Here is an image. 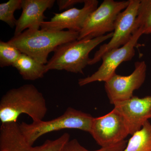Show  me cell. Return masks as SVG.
<instances>
[{"label":"cell","mask_w":151,"mask_h":151,"mask_svg":"<svg viewBox=\"0 0 151 151\" xmlns=\"http://www.w3.org/2000/svg\"><path fill=\"white\" fill-rule=\"evenodd\" d=\"M94 118L91 115L69 107L63 115L48 121L19 124L26 140L33 145L38 139L50 132L66 129H75L90 133Z\"/></svg>","instance_id":"cell-4"},{"label":"cell","mask_w":151,"mask_h":151,"mask_svg":"<svg viewBox=\"0 0 151 151\" xmlns=\"http://www.w3.org/2000/svg\"><path fill=\"white\" fill-rule=\"evenodd\" d=\"M113 32L91 39L76 40L63 44L54 51L46 64L47 70H65L83 74V70L89 65V54L96 47L111 39Z\"/></svg>","instance_id":"cell-3"},{"label":"cell","mask_w":151,"mask_h":151,"mask_svg":"<svg viewBox=\"0 0 151 151\" xmlns=\"http://www.w3.org/2000/svg\"><path fill=\"white\" fill-rule=\"evenodd\" d=\"M70 139V134L65 133L55 139L33 147L26 140L18 123L3 124L0 128V151H60Z\"/></svg>","instance_id":"cell-8"},{"label":"cell","mask_w":151,"mask_h":151,"mask_svg":"<svg viewBox=\"0 0 151 151\" xmlns=\"http://www.w3.org/2000/svg\"><path fill=\"white\" fill-rule=\"evenodd\" d=\"M114 105L124 118L130 135L140 130L145 123L151 119V96L143 98L134 96Z\"/></svg>","instance_id":"cell-12"},{"label":"cell","mask_w":151,"mask_h":151,"mask_svg":"<svg viewBox=\"0 0 151 151\" xmlns=\"http://www.w3.org/2000/svg\"><path fill=\"white\" fill-rule=\"evenodd\" d=\"M147 70L145 61H137L135 62L134 70L130 75L125 76L116 73L105 82V90L110 103L114 105L133 97L134 91L144 84Z\"/></svg>","instance_id":"cell-10"},{"label":"cell","mask_w":151,"mask_h":151,"mask_svg":"<svg viewBox=\"0 0 151 151\" xmlns=\"http://www.w3.org/2000/svg\"><path fill=\"white\" fill-rule=\"evenodd\" d=\"M78 32L72 31H55L49 30L27 29L14 36L8 42L22 53L31 57L42 64L48 62L49 54L59 45L78 40Z\"/></svg>","instance_id":"cell-2"},{"label":"cell","mask_w":151,"mask_h":151,"mask_svg":"<svg viewBox=\"0 0 151 151\" xmlns=\"http://www.w3.org/2000/svg\"><path fill=\"white\" fill-rule=\"evenodd\" d=\"M143 35L142 29H138L127 44L105 53L102 57L103 62L98 70L92 75L78 79V85L84 86L95 81L105 82L109 80L116 73V69L122 63L131 60L134 56L135 47Z\"/></svg>","instance_id":"cell-6"},{"label":"cell","mask_w":151,"mask_h":151,"mask_svg":"<svg viewBox=\"0 0 151 151\" xmlns=\"http://www.w3.org/2000/svg\"><path fill=\"white\" fill-rule=\"evenodd\" d=\"M135 28L141 29L143 34H151V0H140Z\"/></svg>","instance_id":"cell-16"},{"label":"cell","mask_w":151,"mask_h":151,"mask_svg":"<svg viewBox=\"0 0 151 151\" xmlns=\"http://www.w3.org/2000/svg\"><path fill=\"white\" fill-rule=\"evenodd\" d=\"M22 0H10L0 4V20L11 27L16 26L17 20L14 16L15 12L22 9Z\"/></svg>","instance_id":"cell-18"},{"label":"cell","mask_w":151,"mask_h":151,"mask_svg":"<svg viewBox=\"0 0 151 151\" xmlns=\"http://www.w3.org/2000/svg\"><path fill=\"white\" fill-rule=\"evenodd\" d=\"M83 0H58L57 4L59 10L68 9L74 5L78 3L84 2Z\"/></svg>","instance_id":"cell-20"},{"label":"cell","mask_w":151,"mask_h":151,"mask_svg":"<svg viewBox=\"0 0 151 151\" xmlns=\"http://www.w3.org/2000/svg\"><path fill=\"white\" fill-rule=\"evenodd\" d=\"M127 141L125 140L114 145L90 151L84 148L76 139H74L69 140L65 143L60 151H123L127 147Z\"/></svg>","instance_id":"cell-19"},{"label":"cell","mask_w":151,"mask_h":151,"mask_svg":"<svg viewBox=\"0 0 151 151\" xmlns=\"http://www.w3.org/2000/svg\"><path fill=\"white\" fill-rule=\"evenodd\" d=\"M132 136L123 151H151V124L149 121Z\"/></svg>","instance_id":"cell-15"},{"label":"cell","mask_w":151,"mask_h":151,"mask_svg":"<svg viewBox=\"0 0 151 151\" xmlns=\"http://www.w3.org/2000/svg\"><path fill=\"white\" fill-rule=\"evenodd\" d=\"M46 100L33 84H24L9 90L0 101L1 124L17 122L22 114L30 117L33 122L42 121L47 113Z\"/></svg>","instance_id":"cell-1"},{"label":"cell","mask_w":151,"mask_h":151,"mask_svg":"<svg viewBox=\"0 0 151 151\" xmlns=\"http://www.w3.org/2000/svg\"><path fill=\"white\" fill-rule=\"evenodd\" d=\"M22 52L8 42L0 41V67L13 66Z\"/></svg>","instance_id":"cell-17"},{"label":"cell","mask_w":151,"mask_h":151,"mask_svg":"<svg viewBox=\"0 0 151 151\" xmlns=\"http://www.w3.org/2000/svg\"><path fill=\"white\" fill-rule=\"evenodd\" d=\"M81 9L72 8L60 13H54L49 21L42 24L41 29L61 31L65 29L68 30L79 32L89 15L98 7L97 0H84Z\"/></svg>","instance_id":"cell-11"},{"label":"cell","mask_w":151,"mask_h":151,"mask_svg":"<svg viewBox=\"0 0 151 151\" xmlns=\"http://www.w3.org/2000/svg\"><path fill=\"white\" fill-rule=\"evenodd\" d=\"M129 1H117L104 0L89 15L82 29L78 32L77 40L91 39L113 32L120 13L127 8Z\"/></svg>","instance_id":"cell-5"},{"label":"cell","mask_w":151,"mask_h":151,"mask_svg":"<svg viewBox=\"0 0 151 151\" xmlns=\"http://www.w3.org/2000/svg\"><path fill=\"white\" fill-rule=\"evenodd\" d=\"M140 0H129L127 8L120 13L115 23L113 36L108 43L100 47L93 58H90L89 65L97 63L108 52L121 47L127 44L135 31V25Z\"/></svg>","instance_id":"cell-7"},{"label":"cell","mask_w":151,"mask_h":151,"mask_svg":"<svg viewBox=\"0 0 151 151\" xmlns=\"http://www.w3.org/2000/svg\"><path fill=\"white\" fill-rule=\"evenodd\" d=\"M89 134L101 147L119 144L129 134L124 118L115 108L105 116L94 118Z\"/></svg>","instance_id":"cell-9"},{"label":"cell","mask_w":151,"mask_h":151,"mask_svg":"<svg viewBox=\"0 0 151 151\" xmlns=\"http://www.w3.org/2000/svg\"><path fill=\"white\" fill-rule=\"evenodd\" d=\"M45 65L22 53L13 67L16 68L24 80L34 81L42 78L47 72Z\"/></svg>","instance_id":"cell-14"},{"label":"cell","mask_w":151,"mask_h":151,"mask_svg":"<svg viewBox=\"0 0 151 151\" xmlns=\"http://www.w3.org/2000/svg\"><path fill=\"white\" fill-rule=\"evenodd\" d=\"M55 0H22L20 17L17 19L14 36L21 34L27 29L39 30L44 22V13L54 5Z\"/></svg>","instance_id":"cell-13"}]
</instances>
